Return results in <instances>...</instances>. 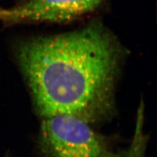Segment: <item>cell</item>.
<instances>
[{"label":"cell","instance_id":"cell-1","mask_svg":"<svg viewBox=\"0 0 157 157\" xmlns=\"http://www.w3.org/2000/svg\"><path fill=\"white\" fill-rule=\"evenodd\" d=\"M16 57L45 118L70 115L88 122L111 109L122 51L99 24L22 41Z\"/></svg>","mask_w":157,"mask_h":157},{"label":"cell","instance_id":"cell-2","mask_svg":"<svg viewBox=\"0 0 157 157\" xmlns=\"http://www.w3.org/2000/svg\"><path fill=\"white\" fill-rule=\"evenodd\" d=\"M41 138L47 157H104L107 152L88 122L73 116L45 118Z\"/></svg>","mask_w":157,"mask_h":157},{"label":"cell","instance_id":"cell-3","mask_svg":"<svg viewBox=\"0 0 157 157\" xmlns=\"http://www.w3.org/2000/svg\"><path fill=\"white\" fill-rule=\"evenodd\" d=\"M104 0H23L6 9L2 22L7 25L23 22L69 21L96 9Z\"/></svg>","mask_w":157,"mask_h":157},{"label":"cell","instance_id":"cell-4","mask_svg":"<svg viewBox=\"0 0 157 157\" xmlns=\"http://www.w3.org/2000/svg\"><path fill=\"white\" fill-rule=\"evenodd\" d=\"M137 137L135 138L134 144L132 146L130 149L125 152V153H112L106 152L104 157H142L141 156V147H138V142H137Z\"/></svg>","mask_w":157,"mask_h":157},{"label":"cell","instance_id":"cell-5","mask_svg":"<svg viewBox=\"0 0 157 157\" xmlns=\"http://www.w3.org/2000/svg\"><path fill=\"white\" fill-rule=\"evenodd\" d=\"M6 9H3L2 7H0V21H2L5 14H6Z\"/></svg>","mask_w":157,"mask_h":157}]
</instances>
